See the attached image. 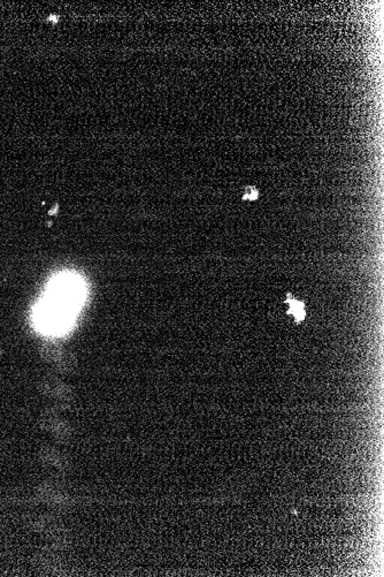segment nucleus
<instances>
[{"label": "nucleus", "instance_id": "1", "mask_svg": "<svg viewBox=\"0 0 384 577\" xmlns=\"http://www.w3.org/2000/svg\"><path fill=\"white\" fill-rule=\"evenodd\" d=\"M75 315L76 309L47 295L37 308L35 320L44 334H63L72 327Z\"/></svg>", "mask_w": 384, "mask_h": 577}, {"label": "nucleus", "instance_id": "2", "mask_svg": "<svg viewBox=\"0 0 384 577\" xmlns=\"http://www.w3.org/2000/svg\"><path fill=\"white\" fill-rule=\"evenodd\" d=\"M83 290L84 288H83L82 281L74 276L65 274L63 277L54 280L47 295L67 304L69 307L79 309L82 304L83 297H84Z\"/></svg>", "mask_w": 384, "mask_h": 577}, {"label": "nucleus", "instance_id": "3", "mask_svg": "<svg viewBox=\"0 0 384 577\" xmlns=\"http://www.w3.org/2000/svg\"><path fill=\"white\" fill-rule=\"evenodd\" d=\"M286 304H288V311L286 315H291L293 316L295 323L300 324L304 322L306 318V308L305 302L304 301L298 300L293 297L291 294H286Z\"/></svg>", "mask_w": 384, "mask_h": 577}, {"label": "nucleus", "instance_id": "4", "mask_svg": "<svg viewBox=\"0 0 384 577\" xmlns=\"http://www.w3.org/2000/svg\"><path fill=\"white\" fill-rule=\"evenodd\" d=\"M258 196H259V192H258L256 188L247 187V190H245V194H244L243 200H245V201H254V200L258 198Z\"/></svg>", "mask_w": 384, "mask_h": 577}]
</instances>
